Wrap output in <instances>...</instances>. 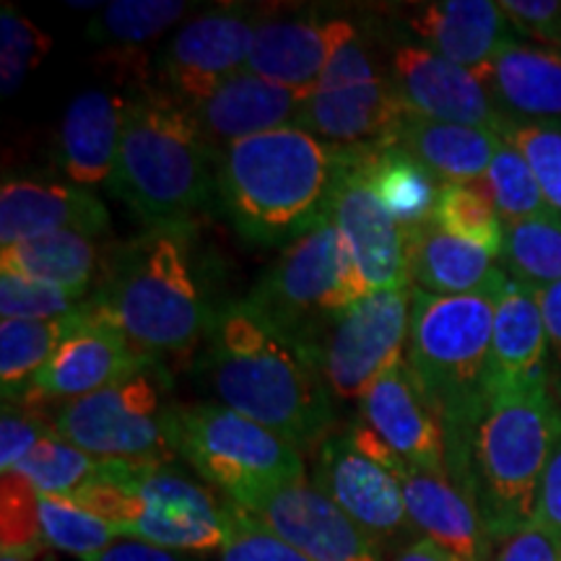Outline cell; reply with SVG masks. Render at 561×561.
Instances as JSON below:
<instances>
[{
	"label": "cell",
	"instance_id": "obj_18",
	"mask_svg": "<svg viewBox=\"0 0 561 561\" xmlns=\"http://www.w3.org/2000/svg\"><path fill=\"white\" fill-rule=\"evenodd\" d=\"M392 87L405 112L439 123L502 130V117L473 70L455 66L424 45H403L392 53Z\"/></svg>",
	"mask_w": 561,
	"mask_h": 561
},
{
	"label": "cell",
	"instance_id": "obj_12",
	"mask_svg": "<svg viewBox=\"0 0 561 561\" xmlns=\"http://www.w3.org/2000/svg\"><path fill=\"white\" fill-rule=\"evenodd\" d=\"M401 112L392 81L375 68L367 47L354 37L301 102L294 125L331 146H367L382 144Z\"/></svg>",
	"mask_w": 561,
	"mask_h": 561
},
{
	"label": "cell",
	"instance_id": "obj_47",
	"mask_svg": "<svg viewBox=\"0 0 561 561\" xmlns=\"http://www.w3.org/2000/svg\"><path fill=\"white\" fill-rule=\"evenodd\" d=\"M533 523L561 536V442L543 471L536 512H533Z\"/></svg>",
	"mask_w": 561,
	"mask_h": 561
},
{
	"label": "cell",
	"instance_id": "obj_6",
	"mask_svg": "<svg viewBox=\"0 0 561 561\" xmlns=\"http://www.w3.org/2000/svg\"><path fill=\"white\" fill-rule=\"evenodd\" d=\"M496 294L437 297L413 289L405 362L437 413L445 450L473 432L494 390L491 335Z\"/></svg>",
	"mask_w": 561,
	"mask_h": 561
},
{
	"label": "cell",
	"instance_id": "obj_13",
	"mask_svg": "<svg viewBox=\"0 0 561 561\" xmlns=\"http://www.w3.org/2000/svg\"><path fill=\"white\" fill-rule=\"evenodd\" d=\"M312 486L325 494L377 551L396 553L419 541L396 476L359 450L348 432H333L312 455Z\"/></svg>",
	"mask_w": 561,
	"mask_h": 561
},
{
	"label": "cell",
	"instance_id": "obj_30",
	"mask_svg": "<svg viewBox=\"0 0 561 561\" xmlns=\"http://www.w3.org/2000/svg\"><path fill=\"white\" fill-rule=\"evenodd\" d=\"M110 255L112 248H104L100 237L87 231H55L39 240L0 250V271L89 294L91 284H100L107 271Z\"/></svg>",
	"mask_w": 561,
	"mask_h": 561
},
{
	"label": "cell",
	"instance_id": "obj_17",
	"mask_svg": "<svg viewBox=\"0 0 561 561\" xmlns=\"http://www.w3.org/2000/svg\"><path fill=\"white\" fill-rule=\"evenodd\" d=\"M261 11L248 13L240 5L193 16L180 26L159 60V76L182 104L206 100L224 81L248 68L252 34Z\"/></svg>",
	"mask_w": 561,
	"mask_h": 561
},
{
	"label": "cell",
	"instance_id": "obj_20",
	"mask_svg": "<svg viewBox=\"0 0 561 561\" xmlns=\"http://www.w3.org/2000/svg\"><path fill=\"white\" fill-rule=\"evenodd\" d=\"M356 424L411 466L447 473L445 432L405 359L364 392Z\"/></svg>",
	"mask_w": 561,
	"mask_h": 561
},
{
	"label": "cell",
	"instance_id": "obj_45",
	"mask_svg": "<svg viewBox=\"0 0 561 561\" xmlns=\"http://www.w3.org/2000/svg\"><path fill=\"white\" fill-rule=\"evenodd\" d=\"M500 5L517 32L561 53V0H504Z\"/></svg>",
	"mask_w": 561,
	"mask_h": 561
},
{
	"label": "cell",
	"instance_id": "obj_21",
	"mask_svg": "<svg viewBox=\"0 0 561 561\" xmlns=\"http://www.w3.org/2000/svg\"><path fill=\"white\" fill-rule=\"evenodd\" d=\"M248 510L310 561H382L377 546L307 481L261 496Z\"/></svg>",
	"mask_w": 561,
	"mask_h": 561
},
{
	"label": "cell",
	"instance_id": "obj_37",
	"mask_svg": "<svg viewBox=\"0 0 561 561\" xmlns=\"http://www.w3.org/2000/svg\"><path fill=\"white\" fill-rule=\"evenodd\" d=\"M104 460L79 450L58 434L42 439L34 450L19 462L16 471L32 481L39 494L50 496H70L76 494L83 483H89L102 471Z\"/></svg>",
	"mask_w": 561,
	"mask_h": 561
},
{
	"label": "cell",
	"instance_id": "obj_8",
	"mask_svg": "<svg viewBox=\"0 0 561 561\" xmlns=\"http://www.w3.org/2000/svg\"><path fill=\"white\" fill-rule=\"evenodd\" d=\"M362 297L367 294L325 210L318 221L286 242L278 261L244 301L301 346L322 320Z\"/></svg>",
	"mask_w": 561,
	"mask_h": 561
},
{
	"label": "cell",
	"instance_id": "obj_38",
	"mask_svg": "<svg viewBox=\"0 0 561 561\" xmlns=\"http://www.w3.org/2000/svg\"><path fill=\"white\" fill-rule=\"evenodd\" d=\"M483 180H486L491 201H494L504 224L553 214L528 161L510 140L502 138V146L496 149V157Z\"/></svg>",
	"mask_w": 561,
	"mask_h": 561
},
{
	"label": "cell",
	"instance_id": "obj_28",
	"mask_svg": "<svg viewBox=\"0 0 561 561\" xmlns=\"http://www.w3.org/2000/svg\"><path fill=\"white\" fill-rule=\"evenodd\" d=\"M500 257L479 244L442 231L430 221L411 231L409 268L411 286L437 297H462V294H496L507 284Z\"/></svg>",
	"mask_w": 561,
	"mask_h": 561
},
{
	"label": "cell",
	"instance_id": "obj_19",
	"mask_svg": "<svg viewBox=\"0 0 561 561\" xmlns=\"http://www.w3.org/2000/svg\"><path fill=\"white\" fill-rule=\"evenodd\" d=\"M359 37L346 19L273 16L261 13L248 58V70L307 100L343 45Z\"/></svg>",
	"mask_w": 561,
	"mask_h": 561
},
{
	"label": "cell",
	"instance_id": "obj_36",
	"mask_svg": "<svg viewBox=\"0 0 561 561\" xmlns=\"http://www.w3.org/2000/svg\"><path fill=\"white\" fill-rule=\"evenodd\" d=\"M39 520L47 546L73 553L81 561H89L115 543L117 538H123L110 523L91 515L66 496L39 494Z\"/></svg>",
	"mask_w": 561,
	"mask_h": 561
},
{
	"label": "cell",
	"instance_id": "obj_41",
	"mask_svg": "<svg viewBox=\"0 0 561 561\" xmlns=\"http://www.w3.org/2000/svg\"><path fill=\"white\" fill-rule=\"evenodd\" d=\"M500 136L523 153L546 203L561 219V123H504Z\"/></svg>",
	"mask_w": 561,
	"mask_h": 561
},
{
	"label": "cell",
	"instance_id": "obj_42",
	"mask_svg": "<svg viewBox=\"0 0 561 561\" xmlns=\"http://www.w3.org/2000/svg\"><path fill=\"white\" fill-rule=\"evenodd\" d=\"M87 299L89 294L0 271V320H60L79 310Z\"/></svg>",
	"mask_w": 561,
	"mask_h": 561
},
{
	"label": "cell",
	"instance_id": "obj_9",
	"mask_svg": "<svg viewBox=\"0 0 561 561\" xmlns=\"http://www.w3.org/2000/svg\"><path fill=\"white\" fill-rule=\"evenodd\" d=\"M170 388V375L153 359L136 375L55 409V432L100 460L172 462Z\"/></svg>",
	"mask_w": 561,
	"mask_h": 561
},
{
	"label": "cell",
	"instance_id": "obj_35",
	"mask_svg": "<svg viewBox=\"0 0 561 561\" xmlns=\"http://www.w3.org/2000/svg\"><path fill=\"white\" fill-rule=\"evenodd\" d=\"M432 221L447 234L479 244L494 257L502 255L504 221L491 201L486 180L468 182V185H442Z\"/></svg>",
	"mask_w": 561,
	"mask_h": 561
},
{
	"label": "cell",
	"instance_id": "obj_4",
	"mask_svg": "<svg viewBox=\"0 0 561 561\" xmlns=\"http://www.w3.org/2000/svg\"><path fill=\"white\" fill-rule=\"evenodd\" d=\"M112 193L146 227H193L216 201V153L187 104L161 87L128 96Z\"/></svg>",
	"mask_w": 561,
	"mask_h": 561
},
{
	"label": "cell",
	"instance_id": "obj_27",
	"mask_svg": "<svg viewBox=\"0 0 561 561\" xmlns=\"http://www.w3.org/2000/svg\"><path fill=\"white\" fill-rule=\"evenodd\" d=\"M125 107L128 100L107 91H83L68 104L55 157L76 185L110 182L121 157Z\"/></svg>",
	"mask_w": 561,
	"mask_h": 561
},
{
	"label": "cell",
	"instance_id": "obj_52",
	"mask_svg": "<svg viewBox=\"0 0 561 561\" xmlns=\"http://www.w3.org/2000/svg\"><path fill=\"white\" fill-rule=\"evenodd\" d=\"M0 561H30V559H24V557H16V553H0Z\"/></svg>",
	"mask_w": 561,
	"mask_h": 561
},
{
	"label": "cell",
	"instance_id": "obj_10",
	"mask_svg": "<svg viewBox=\"0 0 561 561\" xmlns=\"http://www.w3.org/2000/svg\"><path fill=\"white\" fill-rule=\"evenodd\" d=\"M409 289L371 291L333 312L301 348L312 356L335 398H364L385 371L405 359L411 339Z\"/></svg>",
	"mask_w": 561,
	"mask_h": 561
},
{
	"label": "cell",
	"instance_id": "obj_25",
	"mask_svg": "<svg viewBox=\"0 0 561 561\" xmlns=\"http://www.w3.org/2000/svg\"><path fill=\"white\" fill-rule=\"evenodd\" d=\"M382 144L416 159L439 185H468L486 178L502 136L471 125L430 121L403 110Z\"/></svg>",
	"mask_w": 561,
	"mask_h": 561
},
{
	"label": "cell",
	"instance_id": "obj_46",
	"mask_svg": "<svg viewBox=\"0 0 561 561\" xmlns=\"http://www.w3.org/2000/svg\"><path fill=\"white\" fill-rule=\"evenodd\" d=\"M491 561H561V536L528 523L494 543Z\"/></svg>",
	"mask_w": 561,
	"mask_h": 561
},
{
	"label": "cell",
	"instance_id": "obj_33",
	"mask_svg": "<svg viewBox=\"0 0 561 561\" xmlns=\"http://www.w3.org/2000/svg\"><path fill=\"white\" fill-rule=\"evenodd\" d=\"M369 180L403 229H421L434 219L439 182L409 153L388 144H367Z\"/></svg>",
	"mask_w": 561,
	"mask_h": 561
},
{
	"label": "cell",
	"instance_id": "obj_5",
	"mask_svg": "<svg viewBox=\"0 0 561 561\" xmlns=\"http://www.w3.org/2000/svg\"><path fill=\"white\" fill-rule=\"evenodd\" d=\"M193 227H146L112 248L91 299L146 354H191L214 310L191 261Z\"/></svg>",
	"mask_w": 561,
	"mask_h": 561
},
{
	"label": "cell",
	"instance_id": "obj_40",
	"mask_svg": "<svg viewBox=\"0 0 561 561\" xmlns=\"http://www.w3.org/2000/svg\"><path fill=\"white\" fill-rule=\"evenodd\" d=\"M53 50V37L24 19L13 5L0 9V94L9 100L26 76Z\"/></svg>",
	"mask_w": 561,
	"mask_h": 561
},
{
	"label": "cell",
	"instance_id": "obj_48",
	"mask_svg": "<svg viewBox=\"0 0 561 561\" xmlns=\"http://www.w3.org/2000/svg\"><path fill=\"white\" fill-rule=\"evenodd\" d=\"M89 561H203L195 553L161 549V546L138 541V538H117L102 553L91 557Z\"/></svg>",
	"mask_w": 561,
	"mask_h": 561
},
{
	"label": "cell",
	"instance_id": "obj_2",
	"mask_svg": "<svg viewBox=\"0 0 561 561\" xmlns=\"http://www.w3.org/2000/svg\"><path fill=\"white\" fill-rule=\"evenodd\" d=\"M561 442V405L549 377L494 382L473 432L447 447V476L473 502L489 538L500 543L533 523L546 466Z\"/></svg>",
	"mask_w": 561,
	"mask_h": 561
},
{
	"label": "cell",
	"instance_id": "obj_26",
	"mask_svg": "<svg viewBox=\"0 0 561 561\" xmlns=\"http://www.w3.org/2000/svg\"><path fill=\"white\" fill-rule=\"evenodd\" d=\"M504 123H561V53L510 42L481 70Z\"/></svg>",
	"mask_w": 561,
	"mask_h": 561
},
{
	"label": "cell",
	"instance_id": "obj_16",
	"mask_svg": "<svg viewBox=\"0 0 561 561\" xmlns=\"http://www.w3.org/2000/svg\"><path fill=\"white\" fill-rule=\"evenodd\" d=\"M157 356L140 351L94 299L83 301L81 325L60 343L34 380L32 403H70L136 375Z\"/></svg>",
	"mask_w": 561,
	"mask_h": 561
},
{
	"label": "cell",
	"instance_id": "obj_23",
	"mask_svg": "<svg viewBox=\"0 0 561 561\" xmlns=\"http://www.w3.org/2000/svg\"><path fill=\"white\" fill-rule=\"evenodd\" d=\"M110 214L87 187L55 182L5 180L0 191V244L32 242L55 231H87L102 237Z\"/></svg>",
	"mask_w": 561,
	"mask_h": 561
},
{
	"label": "cell",
	"instance_id": "obj_50",
	"mask_svg": "<svg viewBox=\"0 0 561 561\" xmlns=\"http://www.w3.org/2000/svg\"><path fill=\"white\" fill-rule=\"evenodd\" d=\"M390 561H462L455 557L453 551L442 549L439 543L430 541V538H419L416 543H411L409 549L396 553Z\"/></svg>",
	"mask_w": 561,
	"mask_h": 561
},
{
	"label": "cell",
	"instance_id": "obj_1",
	"mask_svg": "<svg viewBox=\"0 0 561 561\" xmlns=\"http://www.w3.org/2000/svg\"><path fill=\"white\" fill-rule=\"evenodd\" d=\"M198 364L227 409L278 434L299 455H314L333 434V392L312 356L244 299L210 314Z\"/></svg>",
	"mask_w": 561,
	"mask_h": 561
},
{
	"label": "cell",
	"instance_id": "obj_24",
	"mask_svg": "<svg viewBox=\"0 0 561 561\" xmlns=\"http://www.w3.org/2000/svg\"><path fill=\"white\" fill-rule=\"evenodd\" d=\"M409 26L424 47L473 73H481L510 42H517L507 13L491 0H439L416 5V11L409 13Z\"/></svg>",
	"mask_w": 561,
	"mask_h": 561
},
{
	"label": "cell",
	"instance_id": "obj_32",
	"mask_svg": "<svg viewBox=\"0 0 561 561\" xmlns=\"http://www.w3.org/2000/svg\"><path fill=\"white\" fill-rule=\"evenodd\" d=\"M83 305L60 320H0V385L3 401L32 403L34 380L53 354L81 325Z\"/></svg>",
	"mask_w": 561,
	"mask_h": 561
},
{
	"label": "cell",
	"instance_id": "obj_49",
	"mask_svg": "<svg viewBox=\"0 0 561 561\" xmlns=\"http://www.w3.org/2000/svg\"><path fill=\"white\" fill-rule=\"evenodd\" d=\"M538 305H541L546 335H549V354L557 367V375L561 377V280L546 289H536Z\"/></svg>",
	"mask_w": 561,
	"mask_h": 561
},
{
	"label": "cell",
	"instance_id": "obj_15",
	"mask_svg": "<svg viewBox=\"0 0 561 561\" xmlns=\"http://www.w3.org/2000/svg\"><path fill=\"white\" fill-rule=\"evenodd\" d=\"M348 434L362 453H367L371 460H377L396 476L405 512H409L413 528L421 533V538H430L462 561H491L494 541L483 528L473 502L462 494L450 476L401 460L359 424L351 426Z\"/></svg>",
	"mask_w": 561,
	"mask_h": 561
},
{
	"label": "cell",
	"instance_id": "obj_11",
	"mask_svg": "<svg viewBox=\"0 0 561 561\" xmlns=\"http://www.w3.org/2000/svg\"><path fill=\"white\" fill-rule=\"evenodd\" d=\"M328 216L346 244L364 294L409 289L411 231L398 224L371 185L367 146H335Z\"/></svg>",
	"mask_w": 561,
	"mask_h": 561
},
{
	"label": "cell",
	"instance_id": "obj_39",
	"mask_svg": "<svg viewBox=\"0 0 561 561\" xmlns=\"http://www.w3.org/2000/svg\"><path fill=\"white\" fill-rule=\"evenodd\" d=\"M0 541L5 553L34 559L47 549L39 520V491L24 473H3L0 483Z\"/></svg>",
	"mask_w": 561,
	"mask_h": 561
},
{
	"label": "cell",
	"instance_id": "obj_22",
	"mask_svg": "<svg viewBox=\"0 0 561 561\" xmlns=\"http://www.w3.org/2000/svg\"><path fill=\"white\" fill-rule=\"evenodd\" d=\"M305 96L278 87L252 70H240L210 91L206 100L187 104L201 136L210 151L219 153L231 144L297 123Z\"/></svg>",
	"mask_w": 561,
	"mask_h": 561
},
{
	"label": "cell",
	"instance_id": "obj_44",
	"mask_svg": "<svg viewBox=\"0 0 561 561\" xmlns=\"http://www.w3.org/2000/svg\"><path fill=\"white\" fill-rule=\"evenodd\" d=\"M55 413L42 403L3 401L0 416V473L16 471L19 462L30 455L42 439L53 437Z\"/></svg>",
	"mask_w": 561,
	"mask_h": 561
},
{
	"label": "cell",
	"instance_id": "obj_43",
	"mask_svg": "<svg viewBox=\"0 0 561 561\" xmlns=\"http://www.w3.org/2000/svg\"><path fill=\"white\" fill-rule=\"evenodd\" d=\"M224 520H227V543L221 549V561H310L276 536L261 517L229 496H224Z\"/></svg>",
	"mask_w": 561,
	"mask_h": 561
},
{
	"label": "cell",
	"instance_id": "obj_7",
	"mask_svg": "<svg viewBox=\"0 0 561 561\" xmlns=\"http://www.w3.org/2000/svg\"><path fill=\"white\" fill-rule=\"evenodd\" d=\"M167 437L178 458L242 507L307 481L305 460L289 442L227 405L174 403Z\"/></svg>",
	"mask_w": 561,
	"mask_h": 561
},
{
	"label": "cell",
	"instance_id": "obj_31",
	"mask_svg": "<svg viewBox=\"0 0 561 561\" xmlns=\"http://www.w3.org/2000/svg\"><path fill=\"white\" fill-rule=\"evenodd\" d=\"M546 356H549V335L536 291L510 278L496 297L494 310V335H491L494 382L549 377Z\"/></svg>",
	"mask_w": 561,
	"mask_h": 561
},
{
	"label": "cell",
	"instance_id": "obj_14",
	"mask_svg": "<svg viewBox=\"0 0 561 561\" xmlns=\"http://www.w3.org/2000/svg\"><path fill=\"white\" fill-rule=\"evenodd\" d=\"M123 538L185 553L224 549V500H216L206 486L172 468V462H146L136 476V512Z\"/></svg>",
	"mask_w": 561,
	"mask_h": 561
},
{
	"label": "cell",
	"instance_id": "obj_3",
	"mask_svg": "<svg viewBox=\"0 0 561 561\" xmlns=\"http://www.w3.org/2000/svg\"><path fill=\"white\" fill-rule=\"evenodd\" d=\"M335 146L289 128L244 138L216 153V203L252 244L294 240L328 210Z\"/></svg>",
	"mask_w": 561,
	"mask_h": 561
},
{
	"label": "cell",
	"instance_id": "obj_51",
	"mask_svg": "<svg viewBox=\"0 0 561 561\" xmlns=\"http://www.w3.org/2000/svg\"><path fill=\"white\" fill-rule=\"evenodd\" d=\"M68 5H70V9H76V11H79V9H91V11L104 9L102 3H94V0H87V3H81V0H73V3H68Z\"/></svg>",
	"mask_w": 561,
	"mask_h": 561
},
{
	"label": "cell",
	"instance_id": "obj_34",
	"mask_svg": "<svg viewBox=\"0 0 561 561\" xmlns=\"http://www.w3.org/2000/svg\"><path fill=\"white\" fill-rule=\"evenodd\" d=\"M502 268L528 289H546L561 280V219L557 214L504 224Z\"/></svg>",
	"mask_w": 561,
	"mask_h": 561
},
{
	"label": "cell",
	"instance_id": "obj_29",
	"mask_svg": "<svg viewBox=\"0 0 561 561\" xmlns=\"http://www.w3.org/2000/svg\"><path fill=\"white\" fill-rule=\"evenodd\" d=\"M191 9L182 0H115L91 19L87 39L117 70H128L136 87H146V50Z\"/></svg>",
	"mask_w": 561,
	"mask_h": 561
}]
</instances>
